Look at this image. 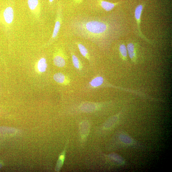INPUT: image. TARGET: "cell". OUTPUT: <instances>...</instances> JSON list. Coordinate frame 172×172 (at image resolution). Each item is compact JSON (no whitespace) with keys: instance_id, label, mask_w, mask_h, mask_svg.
Segmentation results:
<instances>
[{"instance_id":"18","label":"cell","mask_w":172,"mask_h":172,"mask_svg":"<svg viewBox=\"0 0 172 172\" xmlns=\"http://www.w3.org/2000/svg\"><path fill=\"white\" fill-rule=\"evenodd\" d=\"M109 157L111 159L120 164L123 165L125 163V161L123 158L118 154L115 153L111 154L109 155Z\"/></svg>"},{"instance_id":"9","label":"cell","mask_w":172,"mask_h":172,"mask_svg":"<svg viewBox=\"0 0 172 172\" xmlns=\"http://www.w3.org/2000/svg\"><path fill=\"white\" fill-rule=\"evenodd\" d=\"M127 48V54H128L130 59L133 61L135 60L136 57V53L134 44L132 43H128Z\"/></svg>"},{"instance_id":"10","label":"cell","mask_w":172,"mask_h":172,"mask_svg":"<svg viewBox=\"0 0 172 172\" xmlns=\"http://www.w3.org/2000/svg\"><path fill=\"white\" fill-rule=\"evenodd\" d=\"M53 62L55 65L58 67H63L65 65V58L62 55H57L54 58Z\"/></svg>"},{"instance_id":"22","label":"cell","mask_w":172,"mask_h":172,"mask_svg":"<svg viewBox=\"0 0 172 172\" xmlns=\"http://www.w3.org/2000/svg\"><path fill=\"white\" fill-rule=\"evenodd\" d=\"M76 1H77L78 3H80L82 1V0H76Z\"/></svg>"},{"instance_id":"11","label":"cell","mask_w":172,"mask_h":172,"mask_svg":"<svg viewBox=\"0 0 172 172\" xmlns=\"http://www.w3.org/2000/svg\"><path fill=\"white\" fill-rule=\"evenodd\" d=\"M37 67L39 71L41 73H44L46 71L47 67L46 60L44 58H41L38 61Z\"/></svg>"},{"instance_id":"6","label":"cell","mask_w":172,"mask_h":172,"mask_svg":"<svg viewBox=\"0 0 172 172\" xmlns=\"http://www.w3.org/2000/svg\"><path fill=\"white\" fill-rule=\"evenodd\" d=\"M80 135L82 138L84 139L87 137L88 135L90 130V125L88 122H82L80 126Z\"/></svg>"},{"instance_id":"15","label":"cell","mask_w":172,"mask_h":172,"mask_svg":"<svg viewBox=\"0 0 172 172\" xmlns=\"http://www.w3.org/2000/svg\"><path fill=\"white\" fill-rule=\"evenodd\" d=\"M120 139L122 142L128 145H132L133 141L129 136L126 134H122L120 137Z\"/></svg>"},{"instance_id":"8","label":"cell","mask_w":172,"mask_h":172,"mask_svg":"<svg viewBox=\"0 0 172 172\" xmlns=\"http://www.w3.org/2000/svg\"><path fill=\"white\" fill-rule=\"evenodd\" d=\"M119 120V117L117 115L113 116L109 118L104 123L103 128L105 129H111L117 124Z\"/></svg>"},{"instance_id":"19","label":"cell","mask_w":172,"mask_h":172,"mask_svg":"<svg viewBox=\"0 0 172 172\" xmlns=\"http://www.w3.org/2000/svg\"><path fill=\"white\" fill-rule=\"evenodd\" d=\"M72 59L75 67L77 69H80L81 67V64L78 58L74 54H72Z\"/></svg>"},{"instance_id":"20","label":"cell","mask_w":172,"mask_h":172,"mask_svg":"<svg viewBox=\"0 0 172 172\" xmlns=\"http://www.w3.org/2000/svg\"><path fill=\"white\" fill-rule=\"evenodd\" d=\"M119 51L122 56L124 58L126 59L127 57V47L124 44H122L119 47Z\"/></svg>"},{"instance_id":"5","label":"cell","mask_w":172,"mask_h":172,"mask_svg":"<svg viewBox=\"0 0 172 172\" xmlns=\"http://www.w3.org/2000/svg\"><path fill=\"white\" fill-rule=\"evenodd\" d=\"M27 4L32 13L35 16H39L40 11L38 0H28Z\"/></svg>"},{"instance_id":"17","label":"cell","mask_w":172,"mask_h":172,"mask_svg":"<svg viewBox=\"0 0 172 172\" xmlns=\"http://www.w3.org/2000/svg\"><path fill=\"white\" fill-rule=\"evenodd\" d=\"M65 151L62 153V154L60 155L56 167V171H59L60 170L63 165L65 159Z\"/></svg>"},{"instance_id":"1","label":"cell","mask_w":172,"mask_h":172,"mask_svg":"<svg viewBox=\"0 0 172 172\" xmlns=\"http://www.w3.org/2000/svg\"><path fill=\"white\" fill-rule=\"evenodd\" d=\"M72 27L76 34L93 41L101 39L109 30V25L107 23L92 19L76 20L72 23Z\"/></svg>"},{"instance_id":"3","label":"cell","mask_w":172,"mask_h":172,"mask_svg":"<svg viewBox=\"0 0 172 172\" xmlns=\"http://www.w3.org/2000/svg\"><path fill=\"white\" fill-rule=\"evenodd\" d=\"M143 9V5H138L136 8L135 10V17L137 23L139 34L140 37L146 41L147 42L150 43L151 41H149L143 35L141 31L140 27L141 18Z\"/></svg>"},{"instance_id":"16","label":"cell","mask_w":172,"mask_h":172,"mask_svg":"<svg viewBox=\"0 0 172 172\" xmlns=\"http://www.w3.org/2000/svg\"><path fill=\"white\" fill-rule=\"evenodd\" d=\"M53 78L56 82L63 84L65 81V76L63 73H57L55 74Z\"/></svg>"},{"instance_id":"14","label":"cell","mask_w":172,"mask_h":172,"mask_svg":"<svg viewBox=\"0 0 172 172\" xmlns=\"http://www.w3.org/2000/svg\"><path fill=\"white\" fill-rule=\"evenodd\" d=\"M104 79L101 77H98L94 79L91 82V85L93 87H97L103 83Z\"/></svg>"},{"instance_id":"12","label":"cell","mask_w":172,"mask_h":172,"mask_svg":"<svg viewBox=\"0 0 172 172\" xmlns=\"http://www.w3.org/2000/svg\"><path fill=\"white\" fill-rule=\"evenodd\" d=\"M96 105L91 103H85L83 104L81 107V110L84 112L93 111L96 109Z\"/></svg>"},{"instance_id":"23","label":"cell","mask_w":172,"mask_h":172,"mask_svg":"<svg viewBox=\"0 0 172 172\" xmlns=\"http://www.w3.org/2000/svg\"><path fill=\"white\" fill-rule=\"evenodd\" d=\"M1 165L0 163V168H1Z\"/></svg>"},{"instance_id":"4","label":"cell","mask_w":172,"mask_h":172,"mask_svg":"<svg viewBox=\"0 0 172 172\" xmlns=\"http://www.w3.org/2000/svg\"><path fill=\"white\" fill-rule=\"evenodd\" d=\"M3 21L5 25L9 26L11 25L14 17V13L12 7H8L5 8L2 14Z\"/></svg>"},{"instance_id":"2","label":"cell","mask_w":172,"mask_h":172,"mask_svg":"<svg viewBox=\"0 0 172 172\" xmlns=\"http://www.w3.org/2000/svg\"><path fill=\"white\" fill-rule=\"evenodd\" d=\"M62 14L61 8H59L57 14V17L55 20V23L53 32L51 37L49 40V42H51L57 38L59 31L62 23Z\"/></svg>"},{"instance_id":"21","label":"cell","mask_w":172,"mask_h":172,"mask_svg":"<svg viewBox=\"0 0 172 172\" xmlns=\"http://www.w3.org/2000/svg\"><path fill=\"white\" fill-rule=\"evenodd\" d=\"M54 1V0H49V1L50 3H51Z\"/></svg>"},{"instance_id":"13","label":"cell","mask_w":172,"mask_h":172,"mask_svg":"<svg viewBox=\"0 0 172 172\" xmlns=\"http://www.w3.org/2000/svg\"><path fill=\"white\" fill-rule=\"evenodd\" d=\"M77 45L79 49L80 53L83 57L86 58L88 60H90V57L89 55L87 49L81 43H77Z\"/></svg>"},{"instance_id":"7","label":"cell","mask_w":172,"mask_h":172,"mask_svg":"<svg viewBox=\"0 0 172 172\" xmlns=\"http://www.w3.org/2000/svg\"><path fill=\"white\" fill-rule=\"evenodd\" d=\"M97 1L102 8L108 12L111 11L119 4V3H113L104 0H97Z\"/></svg>"}]
</instances>
